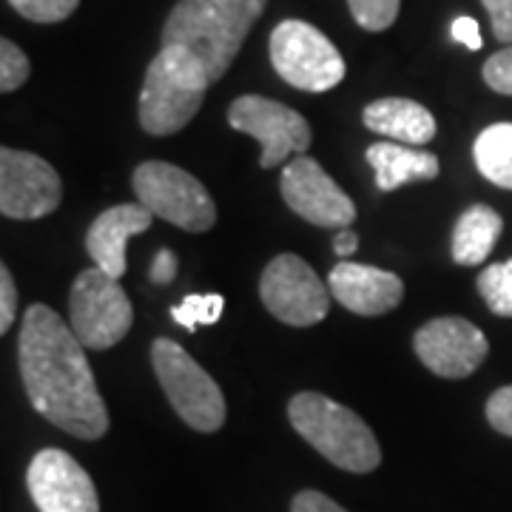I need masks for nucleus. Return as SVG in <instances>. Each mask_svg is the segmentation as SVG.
<instances>
[{
  "label": "nucleus",
  "instance_id": "1",
  "mask_svg": "<svg viewBox=\"0 0 512 512\" xmlns=\"http://www.w3.org/2000/svg\"><path fill=\"white\" fill-rule=\"evenodd\" d=\"M20 379L37 413L74 439L109 433V410L97 390L86 348L52 308L32 305L18 339Z\"/></svg>",
  "mask_w": 512,
  "mask_h": 512
},
{
  "label": "nucleus",
  "instance_id": "2",
  "mask_svg": "<svg viewBox=\"0 0 512 512\" xmlns=\"http://www.w3.org/2000/svg\"><path fill=\"white\" fill-rule=\"evenodd\" d=\"M268 0H180L163 26V46H183L211 83L231 69Z\"/></svg>",
  "mask_w": 512,
  "mask_h": 512
},
{
  "label": "nucleus",
  "instance_id": "3",
  "mask_svg": "<svg viewBox=\"0 0 512 512\" xmlns=\"http://www.w3.org/2000/svg\"><path fill=\"white\" fill-rule=\"evenodd\" d=\"M288 419L293 430L339 470L365 476L382 464V447L373 430L345 404L322 393H296L288 404Z\"/></svg>",
  "mask_w": 512,
  "mask_h": 512
},
{
  "label": "nucleus",
  "instance_id": "4",
  "mask_svg": "<svg viewBox=\"0 0 512 512\" xmlns=\"http://www.w3.org/2000/svg\"><path fill=\"white\" fill-rule=\"evenodd\" d=\"M211 80L200 60L183 46H163L148 63L140 92V126L151 137H168L183 131L208 92Z\"/></svg>",
  "mask_w": 512,
  "mask_h": 512
},
{
  "label": "nucleus",
  "instance_id": "5",
  "mask_svg": "<svg viewBox=\"0 0 512 512\" xmlns=\"http://www.w3.org/2000/svg\"><path fill=\"white\" fill-rule=\"evenodd\" d=\"M151 365L177 416L197 433H217L225 424V396L220 384L202 370L174 339L151 345Z\"/></svg>",
  "mask_w": 512,
  "mask_h": 512
},
{
  "label": "nucleus",
  "instance_id": "6",
  "mask_svg": "<svg viewBox=\"0 0 512 512\" xmlns=\"http://www.w3.org/2000/svg\"><path fill=\"white\" fill-rule=\"evenodd\" d=\"M131 185L143 208L183 231L205 234L217 222V205L208 188L180 165L148 160L137 165Z\"/></svg>",
  "mask_w": 512,
  "mask_h": 512
},
{
  "label": "nucleus",
  "instance_id": "7",
  "mask_svg": "<svg viewBox=\"0 0 512 512\" xmlns=\"http://www.w3.org/2000/svg\"><path fill=\"white\" fill-rule=\"evenodd\" d=\"M268 52L276 74L299 92H330L345 80L339 49L305 20H282L271 32Z\"/></svg>",
  "mask_w": 512,
  "mask_h": 512
},
{
  "label": "nucleus",
  "instance_id": "8",
  "mask_svg": "<svg viewBox=\"0 0 512 512\" xmlns=\"http://www.w3.org/2000/svg\"><path fill=\"white\" fill-rule=\"evenodd\" d=\"M134 322V308L128 302L120 279L100 268L80 271L69 296V325L86 350H109L126 339Z\"/></svg>",
  "mask_w": 512,
  "mask_h": 512
},
{
  "label": "nucleus",
  "instance_id": "9",
  "mask_svg": "<svg viewBox=\"0 0 512 512\" xmlns=\"http://www.w3.org/2000/svg\"><path fill=\"white\" fill-rule=\"evenodd\" d=\"M228 126L254 137L262 146L259 165L276 168L288 165L293 154H305L311 148V126L308 120L285 103H276L262 94H242L228 106Z\"/></svg>",
  "mask_w": 512,
  "mask_h": 512
},
{
  "label": "nucleus",
  "instance_id": "10",
  "mask_svg": "<svg viewBox=\"0 0 512 512\" xmlns=\"http://www.w3.org/2000/svg\"><path fill=\"white\" fill-rule=\"evenodd\" d=\"M259 296L262 305L291 328L319 325L330 308V288L296 254H279L268 262L259 279Z\"/></svg>",
  "mask_w": 512,
  "mask_h": 512
},
{
  "label": "nucleus",
  "instance_id": "11",
  "mask_svg": "<svg viewBox=\"0 0 512 512\" xmlns=\"http://www.w3.org/2000/svg\"><path fill=\"white\" fill-rule=\"evenodd\" d=\"M63 183L43 157L3 148L0 151V211L9 220H40L55 214Z\"/></svg>",
  "mask_w": 512,
  "mask_h": 512
},
{
  "label": "nucleus",
  "instance_id": "12",
  "mask_svg": "<svg viewBox=\"0 0 512 512\" xmlns=\"http://www.w3.org/2000/svg\"><path fill=\"white\" fill-rule=\"evenodd\" d=\"M279 191L293 214L322 228H348L356 220V205L348 194L336 185L322 165L313 157H293L282 168Z\"/></svg>",
  "mask_w": 512,
  "mask_h": 512
},
{
  "label": "nucleus",
  "instance_id": "13",
  "mask_svg": "<svg viewBox=\"0 0 512 512\" xmlns=\"http://www.w3.org/2000/svg\"><path fill=\"white\" fill-rule=\"evenodd\" d=\"M421 365L441 379H467L487 359V336L461 316H439L421 325L413 336Z\"/></svg>",
  "mask_w": 512,
  "mask_h": 512
},
{
  "label": "nucleus",
  "instance_id": "14",
  "mask_svg": "<svg viewBox=\"0 0 512 512\" xmlns=\"http://www.w3.org/2000/svg\"><path fill=\"white\" fill-rule=\"evenodd\" d=\"M26 487L40 512H100L92 476L66 450L46 447L35 453Z\"/></svg>",
  "mask_w": 512,
  "mask_h": 512
},
{
  "label": "nucleus",
  "instance_id": "15",
  "mask_svg": "<svg viewBox=\"0 0 512 512\" xmlns=\"http://www.w3.org/2000/svg\"><path fill=\"white\" fill-rule=\"evenodd\" d=\"M330 296L356 316H384L404 299V282L390 271L359 262H339L328 279Z\"/></svg>",
  "mask_w": 512,
  "mask_h": 512
},
{
  "label": "nucleus",
  "instance_id": "16",
  "mask_svg": "<svg viewBox=\"0 0 512 512\" xmlns=\"http://www.w3.org/2000/svg\"><path fill=\"white\" fill-rule=\"evenodd\" d=\"M151 211L140 202H126L103 211L92 222L86 234V251L94 259V268L106 271L114 279L126 274V245L134 234H143L151 228Z\"/></svg>",
  "mask_w": 512,
  "mask_h": 512
},
{
  "label": "nucleus",
  "instance_id": "17",
  "mask_svg": "<svg viewBox=\"0 0 512 512\" xmlns=\"http://www.w3.org/2000/svg\"><path fill=\"white\" fill-rule=\"evenodd\" d=\"M373 134L390 137L393 143L421 148L436 137V117L416 100L407 97H382L370 103L362 114Z\"/></svg>",
  "mask_w": 512,
  "mask_h": 512
},
{
  "label": "nucleus",
  "instance_id": "18",
  "mask_svg": "<svg viewBox=\"0 0 512 512\" xmlns=\"http://www.w3.org/2000/svg\"><path fill=\"white\" fill-rule=\"evenodd\" d=\"M367 163L376 171L379 191H396L407 183H427L439 177V157L424 148L402 143H376L367 148Z\"/></svg>",
  "mask_w": 512,
  "mask_h": 512
},
{
  "label": "nucleus",
  "instance_id": "19",
  "mask_svg": "<svg viewBox=\"0 0 512 512\" xmlns=\"http://www.w3.org/2000/svg\"><path fill=\"white\" fill-rule=\"evenodd\" d=\"M501 228H504V220H501V214L493 211L490 205H473V208H467L456 220L453 239H450L453 262L464 265V268L481 265L495 248L498 237H501Z\"/></svg>",
  "mask_w": 512,
  "mask_h": 512
},
{
  "label": "nucleus",
  "instance_id": "20",
  "mask_svg": "<svg viewBox=\"0 0 512 512\" xmlns=\"http://www.w3.org/2000/svg\"><path fill=\"white\" fill-rule=\"evenodd\" d=\"M473 160L484 180L512 191V123H495L476 137Z\"/></svg>",
  "mask_w": 512,
  "mask_h": 512
},
{
  "label": "nucleus",
  "instance_id": "21",
  "mask_svg": "<svg viewBox=\"0 0 512 512\" xmlns=\"http://www.w3.org/2000/svg\"><path fill=\"white\" fill-rule=\"evenodd\" d=\"M478 293L484 296L487 308L495 316H512V259L507 262H495L490 268H484L478 274Z\"/></svg>",
  "mask_w": 512,
  "mask_h": 512
},
{
  "label": "nucleus",
  "instance_id": "22",
  "mask_svg": "<svg viewBox=\"0 0 512 512\" xmlns=\"http://www.w3.org/2000/svg\"><path fill=\"white\" fill-rule=\"evenodd\" d=\"M225 308V299L220 293H188L180 305L171 308V319L185 330L200 328V325H217Z\"/></svg>",
  "mask_w": 512,
  "mask_h": 512
},
{
  "label": "nucleus",
  "instance_id": "23",
  "mask_svg": "<svg viewBox=\"0 0 512 512\" xmlns=\"http://www.w3.org/2000/svg\"><path fill=\"white\" fill-rule=\"evenodd\" d=\"M348 9L362 29L384 32L399 18L402 0H348Z\"/></svg>",
  "mask_w": 512,
  "mask_h": 512
},
{
  "label": "nucleus",
  "instance_id": "24",
  "mask_svg": "<svg viewBox=\"0 0 512 512\" xmlns=\"http://www.w3.org/2000/svg\"><path fill=\"white\" fill-rule=\"evenodd\" d=\"M32 74V63L23 55L18 43L12 40H0V92H18L20 86L29 80Z\"/></svg>",
  "mask_w": 512,
  "mask_h": 512
},
{
  "label": "nucleus",
  "instance_id": "25",
  "mask_svg": "<svg viewBox=\"0 0 512 512\" xmlns=\"http://www.w3.org/2000/svg\"><path fill=\"white\" fill-rule=\"evenodd\" d=\"M9 6L26 20L60 23V20L72 18L74 9L80 6V0H9Z\"/></svg>",
  "mask_w": 512,
  "mask_h": 512
},
{
  "label": "nucleus",
  "instance_id": "26",
  "mask_svg": "<svg viewBox=\"0 0 512 512\" xmlns=\"http://www.w3.org/2000/svg\"><path fill=\"white\" fill-rule=\"evenodd\" d=\"M484 83L498 94H510L512 97V46L495 52L484 63Z\"/></svg>",
  "mask_w": 512,
  "mask_h": 512
},
{
  "label": "nucleus",
  "instance_id": "27",
  "mask_svg": "<svg viewBox=\"0 0 512 512\" xmlns=\"http://www.w3.org/2000/svg\"><path fill=\"white\" fill-rule=\"evenodd\" d=\"M487 421L501 436L512 439V384L498 387L487 402Z\"/></svg>",
  "mask_w": 512,
  "mask_h": 512
},
{
  "label": "nucleus",
  "instance_id": "28",
  "mask_svg": "<svg viewBox=\"0 0 512 512\" xmlns=\"http://www.w3.org/2000/svg\"><path fill=\"white\" fill-rule=\"evenodd\" d=\"M15 316H18V288H15L12 271L0 265V333L12 330Z\"/></svg>",
  "mask_w": 512,
  "mask_h": 512
},
{
  "label": "nucleus",
  "instance_id": "29",
  "mask_svg": "<svg viewBox=\"0 0 512 512\" xmlns=\"http://www.w3.org/2000/svg\"><path fill=\"white\" fill-rule=\"evenodd\" d=\"M493 20V35L498 43L512 46V0H481Z\"/></svg>",
  "mask_w": 512,
  "mask_h": 512
},
{
  "label": "nucleus",
  "instance_id": "30",
  "mask_svg": "<svg viewBox=\"0 0 512 512\" xmlns=\"http://www.w3.org/2000/svg\"><path fill=\"white\" fill-rule=\"evenodd\" d=\"M291 512H348L342 504H336L330 495L319 493V490H302L293 495Z\"/></svg>",
  "mask_w": 512,
  "mask_h": 512
},
{
  "label": "nucleus",
  "instance_id": "31",
  "mask_svg": "<svg viewBox=\"0 0 512 512\" xmlns=\"http://www.w3.org/2000/svg\"><path fill=\"white\" fill-rule=\"evenodd\" d=\"M174 276H177V256H174V251L163 248L160 254L154 256V262H151L148 279H151L154 285H171Z\"/></svg>",
  "mask_w": 512,
  "mask_h": 512
},
{
  "label": "nucleus",
  "instance_id": "32",
  "mask_svg": "<svg viewBox=\"0 0 512 512\" xmlns=\"http://www.w3.org/2000/svg\"><path fill=\"white\" fill-rule=\"evenodd\" d=\"M450 35H453L456 43L467 46V49H473V52L481 49V29H478V20L456 18L453 20V26H450Z\"/></svg>",
  "mask_w": 512,
  "mask_h": 512
},
{
  "label": "nucleus",
  "instance_id": "33",
  "mask_svg": "<svg viewBox=\"0 0 512 512\" xmlns=\"http://www.w3.org/2000/svg\"><path fill=\"white\" fill-rule=\"evenodd\" d=\"M359 248V237H356V231H350V228H342L339 234H336V239H333V251H336V256H350L353 251Z\"/></svg>",
  "mask_w": 512,
  "mask_h": 512
}]
</instances>
